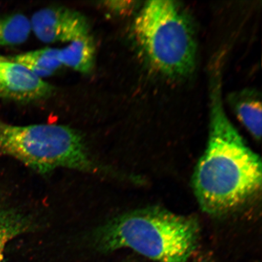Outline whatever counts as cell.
I'll return each mask as SVG.
<instances>
[{"label":"cell","instance_id":"obj_1","mask_svg":"<svg viewBox=\"0 0 262 262\" xmlns=\"http://www.w3.org/2000/svg\"><path fill=\"white\" fill-rule=\"evenodd\" d=\"M213 91L209 139L192 177L202 211L212 215L233 211L261 186V162L226 115L219 86Z\"/></svg>","mask_w":262,"mask_h":262},{"label":"cell","instance_id":"obj_2","mask_svg":"<svg viewBox=\"0 0 262 262\" xmlns=\"http://www.w3.org/2000/svg\"><path fill=\"white\" fill-rule=\"evenodd\" d=\"M199 234L195 219L148 207L116 216L98 227L92 237L103 251L129 248L156 262H187Z\"/></svg>","mask_w":262,"mask_h":262},{"label":"cell","instance_id":"obj_3","mask_svg":"<svg viewBox=\"0 0 262 262\" xmlns=\"http://www.w3.org/2000/svg\"><path fill=\"white\" fill-rule=\"evenodd\" d=\"M0 156L12 157L41 173L68 168L112 175L92 156L78 131L57 124L16 126L0 120Z\"/></svg>","mask_w":262,"mask_h":262},{"label":"cell","instance_id":"obj_4","mask_svg":"<svg viewBox=\"0 0 262 262\" xmlns=\"http://www.w3.org/2000/svg\"><path fill=\"white\" fill-rule=\"evenodd\" d=\"M134 32L150 66L170 78L186 76L194 68L196 43L188 16L172 1H149L136 19Z\"/></svg>","mask_w":262,"mask_h":262},{"label":"cell","instance_id":"obj_5","mask_svg":"<svg viewBox=\"0 0 262 262\" xmlns=\"http://www.w3.org/2000/svg\"><path fill=\"white\" fill-rule=\"evenodd\" d=\"M30 21L32 30L37 37L48 43L71 42L89 35L86 19L73 10L42 9L35 12Z\"/></svg>","mask_w":262,"mask_h":262},{"label":"cell","instance_id":"obj_6","mask_svg":"<svg viewBox=\"0 0 262 262\" xmlns=\"http://www.w3.org/2000/svg\"><path fill=\"white\" fill-rule=\"evenodd\" d=\"M53 87L21 64L0 54V98L31 101L48 97Z\"/></svg>","mask_w":262,"mask_h":262},{"label":"cell","instance_id":"obj_7","mask_svg":"<svg viewBox=\"0 0 262 262\" xmlns=\"http://www.w3.org/2000/svg\"><path fill=\"white\" fill-rule=\"evenodd\" d=\"M235 114L243 125L257 140L261 136V103L256 93L243 91L232 98Z\"/></svg>","mask_w":262,"mask_h":262},{"label":"cell","instance_id":"obj_8","mask_svg":"<svg viewBox=\"0 0 262 262\" xmlns=\"http://www.w3.org/2000/svg\"><path fill=\"white\" fill-rule=\"evenodd\" d=\"M59 58L62 65L83 74L91 73L94 67L95 47L89 35L76 39L62 49Z\"/></svg>","mask_w":262,"mask_h":262},{"label":"cell","instance_id":"obj_9","mask_svg":"<svg viewBox=\"0 0 262 262\" xmlns=\"http://www.w3.org/2000/svg\"><path fill=\"white\" fill-rule=\"evenodd\" d=\"M59 53L60 49L46 48L19 54L11 58L41 78L51 76L61 67Z\"/></svg>","mask_w":262,"mask_h":262},{"label":"cell","instance_id":"obj_10","mask_svg":"<svg viewBox=\"0 0 262 262\" xmlns=\"http://www.w3.org/2000/svg\"><path fill=\"white\" fill-rule=\"evenodd\" d=\"M33 228L29 215L15 209L0 210V262L4 258L6 245L13 238Z\"/></svg>","mask_w":262,"mask_h":262},{"label":"cell","instance_id":"obj_11","mask_svg":"<svg viewBox=\"0 0 262 262\" xmlns=\"http://www.w3.org/2000/svg\"><path fill=\"white\" fill-rule=\"evenodd\" d=\"M31 21L22 14H15L0 18V46L24 43L29 37Z\"/></svg>","mask_w":262,"mask_h":262},{"label":"cell","instance_id":"obj_12","mask_svg":"<svg viewBox=\"0 0 262 262\" xmlns=\"http://www.w3.org/2000/svg\"><path fill=\"white\" fill-rule=\"evenodd\" d=\"M133 3L128 1H110L105 2V6L111 11L118 14H123L133 8Z\"/></svg>","mask_w":262,"mask_h":262}]
</instances>
